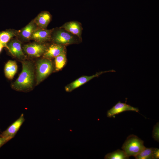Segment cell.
<instances>
[{"mask_svg": "<svg viewBox=\"0 0 159 159\" xmlns=\"http://www.w3.org/2000/svg\"><path fill=\"white\" fill-rule=\"evenodd\" d=\"M18 31L9 29L0 32V42L7 49V44L14 37L16 36Z\"/></svg>", "mask_w": 159, "mask_h": 159, "instance_id": "2e32d148", "label": "cell"}, {"mask_svg": "<svg viewBox=\"0 0 159 159\" xmlns=\"http://www.w3.org/2000/svg\"><path fill=\"white\" fill-rule=\"evenodd\" d=\"M51 40L53 43L65 46L80 43L82 39L60 27L54 28Z\"/></svg>", "mask_w": 159, "mask_h": 159, "instance_id": "7a4b0ae2", "label": "cell"}, {"mask_svg": "<svg viewBox=\"0 0 159 159\" xmlns=\"http://www.w3.org/2000/svg\"><path fill=\"white\" fill-rule=\"evenodd\" d=\"M126 111H133L138 112L139 110L138 108L132 107L126 103H122L119 101L107 111V116L108 117H112L116 115Z\"/></svg>", "mask_w": 159, "mask_h": 159, "instance_id": "9c48e42d", "label": "cell"}, {"mask_svg": "<svg viewBox=\"0 0 159 159\" xmlns=\"http://www.w3.org/2000/svg\"><path fill=\"white\" fill-rule=\"evenodd\" d=\"M128 157L123 150H117L112 153L106 154L104 158L106 159H127Z\"/></svg>", "mask_w": 159, "mask_h": 159, "instance_id": "e0dca14e", "label": "cell"}, {"mask_svg": "<svg viewBox=\"0 0 159 159\" xmlns=\"http://www.w3.org/2000/svg\"><path fill=\"white\" fill-rule=\"evenodd\" d=\"M52 18V16L49 12L45 11L39 14L34 20L38 27L46 29Z\"/></svg>", "mask_w": 159, "mask_h": 159, "instance_id": "5bb4252c", "label": "cell"}, {"mask_svg": "<svg viewBox=\"0 0 159 159\" xmlns=\"http://www.w3.org/2000/svg\"><path fill=\"white\" fill-rule=\"evenodd\" d=\"M7 47V49L14 57L21 60L25 59L26 56L23 51L21 43L19 39L11 40L8 43Z\"/></svg>", "mask_w": 159, "mask_h": 159, "instance_id": "ba28073f", "label": "cell"}, {"mask_svg": "<svg viewBox=\"0 0 159 159\" xmlns=\"http://www.w3.org/2000/svg\"><path fill=\"white\" fill-rule=\"evenodd\" d=\"M53 29L54 28L47 29L37 27L33 32L31 40L40 43L50 41Z\"/></svg>", "mask_w": 159, "mask_h": 159, "instance_id": "30bf717a", "label": "cell"}, {"mask_svg": "<svg viewBox=\"0 0 159 159\" xmlns=\"http://www.w3.org/2000/svg\"><path fill=\"white\" fill-rule=\"evenodd\" d=\"M9 141L6 138L0 137V148Z\"/></svg>", "mask_w": 159, "mask_h": 159, "instance_id": "7402d4cb", "label": "cell"}, {"mask_svg": "<svg viewBox=\"0 0 159 159\" xmlns=\"http://www.w3.org/2000/svg\"><path fill=\"white\" fill-rule=\"evenodd\" d=\"M53 69V65L50 59L44 58L39 60L36 66L37 84H39L47 77Z\"/></svg>", "mask_w": 159, "mask_h": 159, "instance_id": "277c9868", "label": "cell"}, {"mask_svg": "<svg viewBox=\"0 0 159 159\" xmlns=\"http://www.w3.org/2000/svg\"><path fill=\"white\" fill-rule=\"evenodd\" d=\"M17 65L15 61L12 60L8 61L4 67V73L6 77L9 80L13 79L17 72Z\"/></svg>", "mask_w": 159, "mask_h": 159, "instance_id": "9a60e30c", "label": "cell"}, {"mask_svg": "<svg viewBox=\"0 0 159 159\" xmlns=\"http://www.w3.org/2000/svg\"><path fill=\"white\" fill-rule=\"evenodd\" d=\"M23 114L12 123L0 135V137L6 138L10 140L14 138L25 121Z\"/></svg>", "mask_w": 159, "mask_h": 159, "instance_id": "8992f818", "label": "cell"}, {"mask_svg": "<svg viewBox=\"0 0 159 159\" xmlns=\"http://www.w3.org/2000/svg\"><path fill=\"white\" fill-rule=\"evenodd\" d=\"M65 46L53 43L47 48L43 55L44 58H55L59 55L66 52Z\"/></svg>", "mask_w": 159, "mask_h": 159, "instance_id": "4fadbf2b", "label": "cell"}, {"mask_svg": "<svg viewBox=\"0 0 159 159\" xmlns=\"http://www.w3.org/2000/svg\"><path fill=\"white\" fill-rule=\"evenodd\" d=\"M37 27L34 19L32 20L25 27L18 31L17 36L23 41H28L31 40L33 32Z\"/></svg>", "mask_w": 159, "mask_h": 159, "instance_id": "8fae6325", "label": "cell"}, {"mask_svg": "<svg viewBox=\"0 0 159 159\" xmlns=\"http://www.w3.org/2000/svg\"><path fill=\"white\" fill-rule=\"evenodd\" d=\"M145 148L144 142L136 135L129 136L122 147V150L129 157H135Z\"/></svg>", "mask_w": 159, "mask_h": 159, "instance_id": "3957f363", "label": "cell"}, {"mask_svg": "<svg viewBox=\"0 0 159 159\" xmlns=\"http://www.w3.org/2000/svg\"><path fill=\"white\" fill-rule=\"evenodd\" d=\"M152 136L153 138L158 142L159 141V124L157 123L153 128Z\"/></svg>", "mask_w": 159, "mask_h": 159, "instance_id": "ffe728a7", "label": "cell"}, {"mask_svg": "<svg viewBox=\"0 0 159 159\" xmlns=\"http://www.w3.org/2000/svg\"><path fill=\"white\" fill-rule=\"evenodd\" d=\"M4 47H5L4 45L1 43L0 42V53Z\"/></svg>", "mask_w": 159, "mask_h": 159, "instance_id": "603a6c76", "label": "cell"}, {"mask_svg": "<svg viewBox=\"0 0 159 159\" xmlns=\"http://www.w3.org/2000/svg\"><path fill=\"white\" fill-rule=\"evenodd\" d=\"M110 72H115V71L112 69L109 71H101L97 72L95 74L91 76H85L80 77L66 86L65 87V90L67 92H70L93 78L98 77L104 73Z\"/></svg>", "mask_w": 159, "mask_h": 159, "instance_id": "52a82bcc", "label": "cell"}, {"mask_svg": "<svg viewBox=\"0 0 159 159\" xmlns=\"http://www.w3.org/2000/svg\"><path fill=\"white\" fill-rule=\"evenodd\" d=\"M47 48L43 43L36 42L24 45L23 49L25 53L29 56L39 57L43 55Z\"/></svg>", "mask_w": 159, "mask_h": 159, "instance_id": "5b68a950", "label": "cell"}, {"mask_svg": "<svg viewBox=\"0 0 159 159\" xmlns=\"http://www.w3.org/2000/svg\"><path fill=\"white\" fill-rule=\"evenodd\" d=\"M159 158V149L158 148H154L153 151V159H158Z\"/></svg>", "mask_w": 159, "mask_h": 159, "instance_id": "44dd1931", "label": "cell"}, {"mask_svg": "<svg viewBox=\"0 0 159 159\" xmlns=\"http://www.w3.org/2000/svg\"><path fill=\"white\" fill-rule=\"evenodd\" d=\"M153 148H145L135 157L136 159H153Z\"/></svg>", "mask_w": 159, "mask_h": 159, "instance_id": "ac0fdd59", "label": "cell"}, {"mask_svg": "<svg viewBox=\"0 0 159 159\" xmlns=\"http://www.w3.org/2000/svg\"><path fill=\"white\" fill-rule=\"evenodd\" d=\"M60 27L82 39L83 28L81 24L77 21H71L65 23Z\"/></svg>", "mask_w": 159, "mask_h": 159, "instance_id": "7c38bea8", "label": "cell"}, {"mask_svg": "<svg viewBox=\"0 0 159 159\" xmlns=\"http://www.w3.org/2000/svg\"><path fill=\"white\" fill-rule=\"evenodd\" d=\"M22 71L16 80L12 85L13 88L17 90L24 91L31 89L33 87L34 75L33 65L28 61L22 62Z\"/></svg>", "mask_w": 159, "mask_h": 159, "instance_id": "6da1fadb", "label": "cell"}, {"mask_svg": "<svg viewBox=\"0 0 159 159\" xmlns=\"http://www.w3.org/2000/svg\"><path fill=\"white\" fill-rule=\"evenodd\" d=\"M66 52L63 53L55 58L56 70H59L62 69L66 64Z\"/></svg>", "mask_w": 159, "mask_h": 159, "instance_id": "d6986e66", "label": "cell"}]
</instances>
